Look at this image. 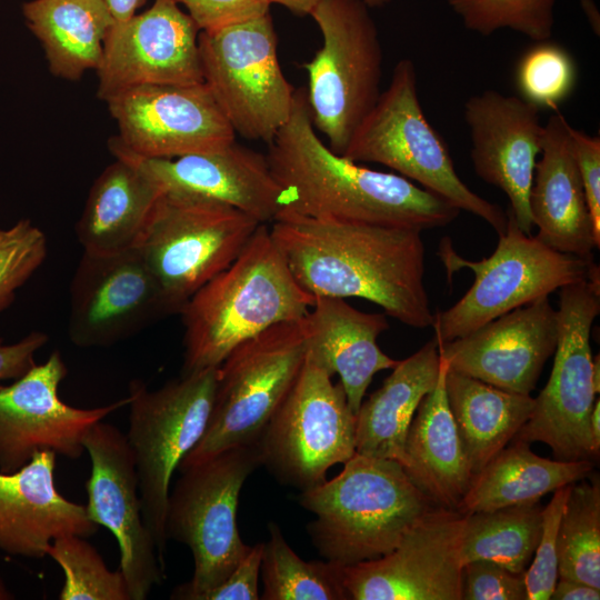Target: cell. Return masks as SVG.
Masks as SVG:
<instances>
[{"instance_id":"6","label":"cell","mask_w":600,"mask_h":600,"mask_svg":"<svg viewBox=\"0 0 600 600\" xmlns=\"http://www.w3.org/2000/svg\"><path fill=\"white\" fill-rule=\"evenodd\" d=\"M261 463L259 443L224 450L178 470L170 489L166 534L186 544L193 558L192 578L176 587L170 599L202 600L251 549L237 524L239 496Z\"/></svg>"},{"instance_id":"48","label":"cell","mask_w":600,"mask_h":600,"mask_svg":"<svg viewBox=\"0 0 600 600\" xmlns=\"http://www.w3.org/2000/svg\"><path fill=\"white\" fill-rule=\"evenodd\" d=\"M269 3H277L286 7L291 12L306 16L310 14L311 11L322 1V0H268Z\"/></svg>"},{"instance_id":"10","label":"cell","mask_w":600,"mask_h":600,"mask_svg":"<svg viewBox=\"0 0 600 600\" xmlns=\"http://www.w3.org/2000/svg\"><path fill=\"white\" fill-rule=\"evenodd\" d=\"M259 224L223 202L163 192L134 249L180 313L192 294L238 258Z\"/></svg>"},{"instance_id":"31","label":"cell","mask_w":600,"mask_h":600,"mask_svg":"<svg viewBox=\"0 0 600 600\" xmlns=\"http://www.w3.org/2000/svg\"><path fill=\"white\" fill-rule=\"evenodd\" d=\"M478 473L457 510L467 514L513 504L539 502L549 492L587 478L590 460H551L537 456L529 443L512 440Z\"/></svg>"},{"instance_id":"51","label":"cell","mask_w":600,"mask_h":600,"mask_svg":"<svg viewBox=\"0 0 600 600\" xmlns=\"http://www.w3.org/2000/svg\"><path fill=\"white\" fill-rule=\"evenodd\" d=\"M592 381L597 394L600 391V357H592Z\"/></svg>"},{"instance_id":"11","label":"cell","mask_w":600,"mask_h":600,"mask_svg":"<svg viewBox=\"0 0 600 600\" xmlns=\"http://www.w3.org/2000/svg\"><path fill=\"white\" fill-rule=\"evenodd\" d=\"M310 16L323 43L301 66L308 73L307 101L314 129L342 156L381 93L382 48L361 0H322Z\"/></svg>"},{"instance_id":"37","label":"cell","mask_w":600,"mask_h":600,"mask_svg":"<svg viewBox=\"0 0 600 600\" xmlns=\"http://www.w3.org/2000/svg\"><path fill=\"white\" fill-rule=\"evenodd\" d=\"M557 0H447L463 26L481 36L511 29L539 42L550 40Z\"/></svg>"},{"instance_id":"3","label":"cell","mask_w":600,"mask_h":600,"mask_svg":"<svg viewBox=\"0 0 600 600\" xmlns=\"http://www.w3.org/2000/svg\"><path fill=\"white\" fill-rule=\"evenodd\" d=\"M313 301L296 281L267 223H260L238 258L181 309V374L218 367L243 341L303 318Z\"/></svg>"},{"instance_id":"50","label":"cell","mask_w":600,"mask_h":600,"mask_svg":"<svg viewBox=\"0 0 600 600\" xmlns=\"http://www.w3.org/2000/svg\"><path fill=\"white\" fill-rule=\"evenodd\" d=\"M581 9L593 32L600 34V13L593 0H580Z\"/></svg>"},{"instance_id":"46","label":"cell","mask_w":600,"mask_h":600,"mask_svg":"<svg viewBox=\"0 0 600 600\" xmlns=\"http://www.w3.org/2000/svg\"><path fill=\"white\" fill-rule=\"evenodd\" d=\"M552 600H599L600 589L591 587L587 583L558 578L554 589L551 593Z\"/></svg>"},{"instance_id":"35","label":"cell","mask_w":600,"mask_h":600,"mask_svg":"<svg viewBox=\"0 0 600 600\" xmlns=\"http://www.w3.org/2000/svg\"><path fill=\"white\" fill-rule=\"evenodd\" d=\"M584 479L572 484L560 521L558 574L600 589V482Z\"/></svg>"},{"instance_id":"15","label":"cell","mask_w":600,"mask_h":600,"mask_svg":"<svg viewBox=\"0 0 600 600\" xmlns=\"http://www.w3.org/2000/svg\"><path fill=\"white\" fill-rule=\"evenodd\" d=\"M119 134L109 149L140 158L172 159L220 150L236 133L204 82L148 84L106 101Z\"/></svg>"},{"instance_id":"26","label":"cell","mask_w":600,"mask_h":600,"mask_svg":"<svg viewBox=\"0 0 600 600\" xmlns=\"http://www.w3.org/2000/svg\"><path fill=\"white\" fill-rule=\"evenodd\" d=\"M304 321L307 356L330 377L339 374L348 404L357 414L374 374L399 362L377 343L389 329L386 316L359 311L343 298L314 297Z\"/></svg>"},{"instance_id":"52","label":"cell","mask_w":600,"mask_h":600,"mask_svg":"<svg viewBox=\"0 0 600 600\" xmlns=\"http://www.w3.org/2000/svg\"><path fill=\"white\" fill-rule=\"evenodd\" d=\"M14 596L12 592L8 589L7 584L4 583L3 579L0 578V600H11Z\"/></svg>"},{"instance_id":"42","label":"cell","mask_w":600,"mask_h":600,"mask_svg":"<svg viewBox=\"0 0 600 600\" xmlns=\"http://www.w3.org/2000/svg\"><path fill=\"white\" fill-rule=\"evenodd\" d=\"M200 31L217 30L269 13L268 0H174Z\"/></svg>"},{"instance_id":"36","label":"cell","mask_w":600,"mask_h":600,"mask_svg":"<svg viewBox=\"0 0 600 600\" xmlns=\"http://www.w3.org/2000/svg\"><path fill=\"white\" fill-rule=\"evenodd\" d=\"M87 538L67 534L49 546L50 557L63 572L60 600H131L127 582L118 569L111 571Z\"/></svg>"},{"instance_id":"24","label":"cell","mask_w":600,"mask_h":600,"mask_svg":"<svg viewBox=\"0 0 600 600\" xmlns=\"http://www.w3.org/2000/svg\"><path fill=\"white\" fill-rule=\"evenodd\" d=\"M56 463L53 451H40L16 471H0V552L41 559L59 537L98 532L86 506L58 491Z\"/></svg>"},{"instance_id":"16","label":"cell","mask_w":600,"mask_h":600,"mask_svg":"<svg viewBox=\"0 0 600 600\" xmlns=\"http://www.w3.org/2000/svg\"><path fill=\"white\" fill-rule=\"evenodd\" d=\"M464 517L436 507L388 553L343 566L348 600H461Z\"/></svg>"},{"instance_id":"5","label":"cell","mask_w":600,"mask_h":600,"mask_svg":"<svg viewBox=\"0 0 600 600\" xmlns=\"http://www.w3.org/2000/svg\"><path fill=\"white\" fill-rule=\"evenodd\" d=\"M342 156L354 162L389 167L460 211L483 219L498 236L506 231V211L460 179L447 143L426 118L416 67L409 58L397 62L388 88L357 127Z\"/></svg>"},{"instance_id":"32","label":"cell","mask_w":600,"mask_h":600,"mask_svg":"<svg viewBox=\"0 0 600 600\" xmlns=\"http://www.w3.org/2000/svg\"><path fill=\"white\" fill-rule=\"evenodd\" d=\"M446 391L472 474L512 441L534 406L530 394L506 391L449 368Z\"/></svg>"},{"instance_id":"12","label":"cell","mask_w":600,"mask_h":600,"mask_svg":"<svg viewBox=\"0 0 600 600\" xmlns=\"http://www.w3.org/2000/svg\"><path fill=\"white\" fill-rule=\"evenodd\" d=\"M203 82L234 133L269 144L288 120L294 91L278 60L270 13L200 31Z\"/></svg>"},{"instance_id":"21","label":"cell","mask_w":600,"mask_h":600,"mask_svg":"<svg viewBox=\"0 0 600 600\" xmlns=\"http://www.w3.org/2000/svg\"><path fill=\"white\" fill-rule=\"evenodd\" d=\"M463 117L476 173L506 193L516 223L531 234L529 197L543 139L539 108L520 97L486 90L466 101Z\"/></svg>"},{"instance_id":"53","label":"cell","mask_w":600,"mask_h":600,"mask_svg":"<svg viewBox=\"0 0 600 600\" xmlns=\"http://www.w3.org/2000/svg\"><path fill=\"white\" fill-rule=\"evenodd\" d=\"M368 8L381 7L390 0H361Z\"/></svg>"},{"instance_id":"38","label":"cell","mask_w":600,"mask_h":600,"mask_svg":"<svg viewBox=\"0 0 600 600\" xmlns=\"http://www.w3.org/2000/svg\"><path fill=\"white\" fill-rule=\"evenodd\" d=\"M577 66L570 52L549 40L536 42L519 59L514 79L523 100L557 110L573 91Z\"/></svg>"},{"instance_id":"41","label":"cell","mask_w":600,"mask_h":600,"mask_svg":"<svg viewBox=\"0 0 600 600\" xmlns=\"http://www.w3.org/2000/svg\"><path fill=\"white\" fill-rule=\"evenodd\" d=\"M461 600H528L524 572L516 573L490 560L462 567Z\"/></svg>"},{"instance_id":"40","label":"cell","mask_w":600,"mask_h":600,"mask_svg":"<svg viewBox=\"0 0 600 600\" xmlns=\"http://www.w3.org/2000/svg\"><path fill=\"white\" fill-rule=\"evenodd\" d=\"M571 484L553 491L541 511V530L533 560L524 572L528 600H549L558 574V532Z\"/></svg>"},{"instance_id":"29","label":"cell","mask_w":600,"mask_h":600,"mask_svg":"<svg viewBox=\"0 0 600 600\" xmlns=\"http://www.w3.org/2000/svg\"><path fill=\"white\" fill-rule=\"evenodd\" d=\"M161 191L131 162L116 158L92 183L76 234L84 252L133 249Z\"/></svg>"},{"instance_id":"9","label":"cell","mask_w":600,"mask_h":600,"mask_svg":"<svg viewBox=\"0 0 600 600\" xmlns=\"http://www.w3.org/2000/svg\"><path fill=\"white\" fill-rule=\"evenodd\" d=\"M217 368L181 374L157 390L129 384L126 434L139 483L141 510L166 570V513L172 476L202 437L212 408Z\"/></svg>"},{"instance_id":"23","label":"cell","mask_w":600,"mask_h":600,"mask_svg":"<svg viewBox=\"0 0 600 600\" xmlns=\"http://www.w3.org/2000/svg\"><path fill=\"white\" fill-rule=\"evenodd\" d=\"M116 158L134 164L160 191L191 194L229 204L260 223L283 210L282 189L267 157L236 141L220 150L172 159H148L119 149Z\"/></svg>"},{"instance_id":"25","label":"cell","mask_w":600,"mask_h":600,"mask_svg":"<svg viewBox=\"0 0 600 600\" xmlns=\"http://www.w3.org/2000/svg\"><path fill=\"white\" fill-rule=\"evenodd\" d=\"M543 126L541 159L537 161L529 207L536 236L548 247L593 259L600 247L577 164L570 123L558 109Z\"/></svg>"},{"instance_id":"33","label":"cell","mask_w":600,"mask_h":600,"mask_svg":"<svg viewBox=\"0 0 600 600\" xmlns=\"http://www.w3.org/2000/svg\"><path fill=\"white\" fill-rule=\"evenodd\" d=\"M541 511L539 502H529L467 513L462 564L490 560L512 572H526L539 541Z\"/></svg>"},{"instance_id":"34","label":"cell","mask_w":600,"mask_h":600,"mask_svg":"<svg viewBox=\"0 0 600 600\" xmlns=\"http://www.w3.org/2000/svg\"><path fill=\"white\" fill-rule=\"evenodd\" d=\"M263 543L262 600H348L342 586V567L326 561H306L286 541L277 523L268 526Z\"/></svg>"},{"instance_id":"14","label":"cell","mask_w":600,"mask_h":600,"mask_svg":"<svg viewBox=\"0 0 600 600\" xmlns=\"http://www.w3.org/2000/svg\"><path fill=\"white\" fill-rule=\"evenodd\" d=\"M261 463L301 491L321 484L327 471L356 453V414L340 381L308 356L292 388L259 439Z\"/></svg>"},{"instance_id":"2","label":"cell","mask_w":600,"mask_h":600,"mask_svg":"<svg viewBox=\"0 0 600 600\" xmlns=\"http://www.w3.org/2000/svg\"><path fill=\"white\" fill-rule=\"evenodd\" d=\"M267 160L282 189V211L324 220L429 230L460 210L409 179L358 164L318 137L306 88L296 89L291 113L268 144Z\"/></svg>"},{"instance_id":"1","label":"cell","mask_w":600,"mask_h":600,"mask_svg":"<svg viewBox=\"0 0 600 600\" xmlns=\"http://www.w3.org/2000/svg\"><path fill=\"white\" fill-rule=\"evenodd\" d=\"M270 234L311 296L362 298L406 326H432L421 231L281 211Z\"/></svg>"},{"instance_id":"17","label":"cell","mask_w":600,"mask_h":600,"mask_svg":"<svg viewBox=\"0 0 600 600\" xmlns=\"http://www.w3.org/2000/svg\"><path fill=\"white\" fill-rule=\"evenodd\" d=\"M174 313L134 248L83 251L70 283L68 336L74 346L110 347Z\"/></svg>"},{"instance_id":"7","label":"cell","mask_w":600,"mask_h":600,"mask_svg":"<svg viewBox=\"0 0 600 600\" xmlns=\"http://www.w3.org/2000/svg\"><path fill=\"white\" fill-rule=\"evenodd\" d=\"M506 213V231L489 258L467 260L453 250L449 239L440 242L438 254L447 276L468 268L474 273V282L456 304L433 314L438 341L463 337L516 308L600 273L594 260L548 247L524 233L509 209Z\"/></svg>"},{"instance_id":"30","label":"cell","mask_w":600,"mask_h":600,"mask_svg":"<svg viewBox=\"0 0 600 600\" xmlns=\"http://www.w3.org/2000/svg\"><path fill=\"white\" fill-rule=\"evenodd\" d=\"M22 13L54 77L76 81L98 69L116 22L101 0H31Z\"/></svg>"},{"instance_id":"20","label":"cell","mask_w":600,"mask_h":600,"mask_svg":"<svg viewBox=\"0 0 600 600\" xmlns=\"http://www.w3.org/2000/svg\"><path fill=\"white\" fill-rule=\"evenodd\" d=\"M199 32L174 0H154L148 10L114 22L96 70L97 96L106 102L140 86L203 82Z\"/></svg>"},{"instance_id":"19","label":"cell","mask_w":600,"mask_h":600,"mask_svg":"<svg viewBox=\"0 0 600 600\" xmlns=\"http://www.w3.org/2000/svg\"><path fill=\"white\" fill-rule=\"evenodd\" d=\"M90 459L86 481L88 517L117 539L131 600H144L164 577L154 540L144 524L132 451L116 426L94 423L83 440Z\"/></svg>"},{"instance_id":"8","label":"cell","mask_w":600,"mask_h":600,"mask_svg":"<svg viewBox=\"0 0 600 600\" xmlns=\"http://www.w3.org/2000/svg\"><path fill=\"white\" fill-rule=\"evenodd\" d=\"M307 351L304 317L273 324L237 346L217 368L206 430L178 470L258 443L296 382Z\"/></svg>"},{"instance_id":"39","label":"cell","mask_w":600,"mask_h":600,"mask_svg":"<svg viewBox=\"0 0 600 600\" xmlns=\"http://www.w3.org/2000/svg\"><path fill=\"white\" fill-rule=\"evenodd\" d=\"M48 252L43 231L28 219L0 229V311L41 267Z\"/></svg>"},{"instance_id":"18","label":"cell","mask_w":600,"mask_h":600,"mask_svg":"<svg viewBox=\"0 0 600 600\" xmlns=\"http://www.w3.org/2000/svg\"><path fill=\"white\" fill-rule=\"evenodd\" d=\"M67 374L54 350L11 384L0 386V471H16L40 451L78 459L90 428L129 402L127 397L89 409L64 403L59 387Z\"/></svg>"},{"instance_id":"22","label":"cell","mask_w":600,"mask_h":600,"mask_svg":"<svg viewBox=\"0 0 600 600\" xmlns=\"http://www.w3.org/2000/svg\"><path fill=\"white\" fill-rule=\"evenodd\" d=\"M558 330V311L543 297L463 337L436 340L449 369L506 391L530 394L556 350Z\"/></svg>"},{"instance_id":"13","label":"cell","mask_w":600,"mask_h":600,"mask_svg":"<svg viewBox=\"0 0 600 600\" xmlns=\"http://www.w3.org/2000/svg\"><path fill=\"white\" fill-rule=\"evenodd\" d=\"M559 330L550 378L534 398L527 422L512 440L548 444L556 459H593L589 417L596 401L590 332L600 312V273L564 286L559 296Z\"/></svg>"},{"instance_id":"47","label":"cell","mask_w":600,"mask_h":600,"mask_svg":"<svg viewBox=\"0 0 600 600\" xmlns=\"http://www.w3.org/2000/svg\"><path fill=\"white\" fill-rule=\"evenodd\" d=\"M110 13L112 14L116 22L123 21L136 14L137 10L147 1V0H101Z\"/></svg>"},{"instance_id":"44","label":"cell","mask_w":600,"mask_h":600,"mask_svg":"<svg viewBox=\"0 0 600 600\" xmlns=\"http://www.w3.org/2000/svg\"><path fill=\"white\" fill-rule=\"evenodd\" d=\"M263 542L251 546L249 552L216 588L204 594L202 600H258Z\"/></svg>"},{"instance_id":"27","label":"cell","mask_w":600,"mask_h":600,"mask_svg":"<svg viewBox=\"0 0 600 600\" xmlns=\"http://www.w3.org/2000/svg\"><path fill=\"white\" fill-rule=\"evenodd\" d=\"M440 360L438 381L409 426L402 468L437 506L458 509L473 474L448 403V363Z\"/></svg>"},{"instance_id":"4","label":"cell","mask_w":600,"mask_h":600,"mask_svg":"<svg viewBox=\"0 0 600 600\" xmlns=\"http://www.w3.org/2000/svg\"><path fill=\"white\" fill-rule=\"evenodd\" d=\"M342 471L299 496L316 516L308 534L321 557L349 566L391 551L437 506L391 459L354 453Z\"/></svg>"},{"instance_id":"43","label":"cell","mask_w":600,"mask_h":600,"mask_svg":"<svg viewBox=\"0 0 600 600\" xmlns=\"http://www.w3.org/2000/svg\"><path fill=\"white\" fill-rule=\"evenodd\" d=\"M582 187L600 244V138L569 127Z\"/></svg>"},{"instance_id":"28","label":"cell","mask_w":600,"mask_h":600,"mask_svg":"<svg viewBox=\"0 0 600 600\" xmlns=\"http://www.w3.org/2000/svg\"><path fill=\"white\" fill-rule=\"evenodd\" d=\"M440 362L433 338L397 363L356 414L357 453L403 464L409 426L421 400L438 381Z\"/></svg>"},{"instance_id":"49","label":"cell","mask_w":600,"mask_h":600,"mask_svg":"<svg viewBox=\"0 0 600 600\" xmlns=\"http://www.w3.org/2000/svg\"><path fill=\"white\" fill-rule=\"evenodd\" d=\"M589 428L594 449L600 450V399L597 398L589 417Z\"/></svg>"},{"instance_id":"45","label":"cell","mask_w":600,"mask_h":600,"mask_svg":"<svg viewBox=\"0 0 600 600\" xmlns=\"http://www.w3.org/2000/svg\"><path fill=\"white\" fill-rule=\"evenodd\" d=\"M48 340V334L40 331H32L9 344L0 338V381L14 380L24 374L36 364L34 356Z\"/></svg>"}]
</instances>
